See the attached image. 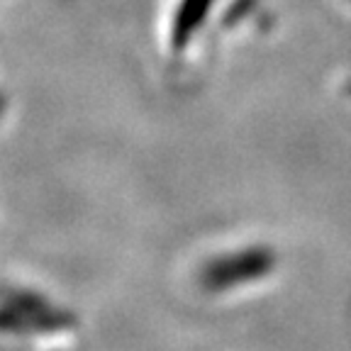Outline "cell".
<instances>
[{"mask_svg":"<svg viewBox=\"0 0 351 351\" xmlns=\"http://www.w3.org/2000/svg\"><path fill=\"white\" fill-rule=\"evenodd\" d=\"M81 327L61 305L27 291L0 293V351H78Z\"/></svg>","mask_w":351,"mask_h":351,"instance_id":"obj_1","label":"cell"}]
</instances>
